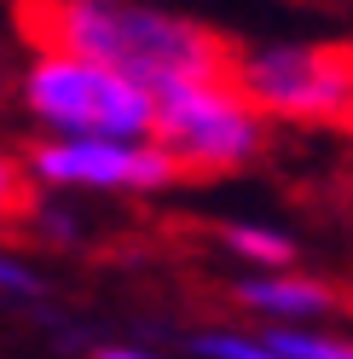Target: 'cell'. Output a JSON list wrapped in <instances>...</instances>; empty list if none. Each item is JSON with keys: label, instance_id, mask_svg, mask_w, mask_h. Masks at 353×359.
I'll use <instances>...</instances> for the list:
<instances>
[{"label": "cell", "instance_id": "1", "mask_svg": "<svg viewBox=\"0 0 353 359\" xmlns=\"http://www.w3.org/2000/svg\"><path fill=\"white\" fill-rule=\"evenodd\" d=\"M18 24L35 47H64L110 64V70L145 81L162 93L191 76H232V41L180 12L145 6V0H24Z\"/></svg>", "mask_w": 353, "mask_h": 359}, {"label": "cell", "instance_id": "2", "mask_svg": "<svg viewBox=\"0 0 353 359\" xmlns=\"http://www.w3.org/2000/svg\"><path fill=\"white\" fill-rule=\"evenodd\" d=\"M18 99L35 128L70 140H151L157 128V93L145 81L64 47H35L18 76Z\"/></svg>", "mask_w": 353, "mask_h": 359}, {"label": "cell", "instance_id": "3", "mask_svg": "<svg viewBox=\"0 0 353 359\" xmlns=\"http://www.w3.org/2000/svg\"><path fill=\"white\" fill-rule=\"evenodd\" d=\"M180 174H232L249 168L267 145V116L237 93L232 76H191L157 93V128H151Z\"/></svg>", "mask_w": 353, "mask_h": 359}, {"label": "cell", "instance_id": "4", "mask_svg": "<svg viewBox=\"0 0 353 359\" xmlns=\"http://www.w3.org/2000/svg\"><path fill=\"white\" fill-rule=\"evenodd\" d=\"M232 81L261 116L307 122V128H353V47H237Z\"/></svg>", "mask_w": 353, "mask_h": 359}, {"label": "cell", "instance_id": "5", "mask_svg": "<svg viewBox=\"0 0 353 359\" xmlns=\"http://www.w3.org/2000/svg\"><path fill=\"white\" fill-rule=\"evenodd\" d=\"M24 168L47 191H168L186 180L157 140H70V133H47L41 145H29Z\"/></svg>", "mask_w": 353, "mask_h": 359}, {"label": "cell", "instance_id": "6", "mask_svg": "<svg viewBox=\"0 0 353 359\" xmlns=\"http://www.w3.org/2000/svg\"><path fill=\"white\" fill-rule=\"evenodd\" d=\"M237 307L261 313V319H278V325H307V319H324L336 307V290L319 284V278H301L290 266H261V278H237Z\"/></svg>", "mask_w": 353, "mask_h": 359}, {"label": "cell", "instance_id": "7", "mask_svg": "<svg viewBox=\"0 0 353 359\" xmlns=\"http://www.w3.org/2000/svg\"><path fill=\"white\" fill-rule=\"evenodd\" d=\"M226 250L232 255H244L249 266H290L296 261V243L284 238L278 226H226Z\"/></svg>", "mask_w": 353, "mask_h": 359}, {"label": "cell", "instance_id": "8", "mask_svg": "<svg viewBox=\"0 0 353 359\" xmlns=\"http://www.w3.org/2000/svg\"><path fill=\"white\" fill-rule=\"evenodd\" d=\"M191 353L197 359H290L272 336H237V330H203V336H191Z\"/></svg>", "mask_w": 353, "mask_h": 359}, {"label": "cell", "instance_id": "9", "mask_svg": "<svg viewBox=\"0 0 353 359\" xmlns=\"http://www.w3.org/2000/svg\"><path fill=\"white\" fill-rule=\"evenodd\" d=\"M267 336H272L290 359H353V342H347V336H324V330H301V325H272Z\"/></svg>", "mask_w": 353, "mask_h": 359}, {"label": "cell", "instance_id": "10", "mask_svg": "<svg viewBox=\"0 0 353 359\" xmlns=\"http://www.w3.org/2000/svg\"><path fill=\"white\" fill-rule=\"evenodd\" d=\"M41 278H35V266H24L18 255H0V296H35Z\"/></svg>", "mask_w": 353, "mask_h": 359}, {"label": "cell", "instance_id": "11", "mask_svg": "<svg viewBox=\"0 0 353 359\" xmlns=\"http://www.w3.org/2000/svg\"><path fill=\"white\" fill-rule=\"evenodd\" d=\"M24 203V186H18V163L12 156H0V215H12Z\"/></svg>", "mask_w": 353, "mask_h": 359}, {"label": "cell", "instance_id": "12", "mask_svg": "<svg viewBox=\"0 0 353 359\" xmlns=\"http://www.w3.org/2000/svg\"><path fill=\"white\" fill-rule=\"evenodd\" d=\"M93 359H168V353H151V348H134V342H110V348H93Z\"/></svg>", "mask_w": 353, "mask_h": 359}, {"label": "cell", "instance_id": "13", "mask_svg": "<svg viewBox=\"0 0 353 359\" xmlns=\"http://www.w3.org/2000/svg\"><path fill=\"white\" fill-rule=\"evenodd\" d=\"M41 226H47L41 238H53V243H58V238H76V220H70V215H58V209H47V215H41Z\"/></svg>", "mask_w": 353, "mask_h": 359}]
</instances>
